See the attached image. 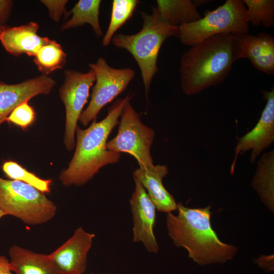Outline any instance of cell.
I'll list each match as a JSON object with an SVG mask.
<instances>
[{
	"label": "cell",
	"mask_w": 274,
	"mask_h": 274,
	"mask_svg": "<svg viewBox=\"0 0 274 274\" xmlns=\"http://www.w3.org/2000/svg\"><path fill=\"white\" fill-rule=\"evenodd\" d=\"M132 97L128 94L116 100L109 108L107 116L99 122L93 121L88 128L82 129L77 126L74 154L67 167L59 176L63 186H83L102 167L119 161L121 153L108 150L107 140L119 124L123 109Z\"/></svg>",
	"instance_id": "1"
},
{
	"label": "cell",
	"mask_w": 274,
	"mask_h": 274,
	"mask_svg": "<svg viewBox=\"0 0 274 274\" xmlns=\"http://www.w3.org/2000/svg\"><path fill=\"white\" fill-rule=\"evenodd\" d=\"M240 34L212 36L191 46L183 54L180 74L185 94L199 93L225 80L233 62L241 59Z\"/></svg>",
	"instance_id": "2"
},
{
	"label": "cell",
	"mask_w": 274,
	"mask_h": 274,
	"mask_svg": "<svg viewBox=\"0 0 274 274\" xmlns=\"http://www.w3.org/2000/svg\"><path fill=\"white\" fill-rule=\"evenodd\" d=\"M210 208H189L179 202L177 214L166 215L168 234L174 244L186 249L189 257L200 265L224 263L238 250L218 237L211 224Z\"/></svg>",
	"instance_id": "3"
},
{
	"label": "cell",
	"mask_w": 274,
	"mask_h": 274,
	"mask_svg": "<svg viewBox=\"0 0 274 274\" xmlns=\"http://www.w3.org/2000/svg\"><path fill=\"white\" fill-rule=\"evenodd\" d=\"M152 13L143 12L142 28L133 35L118 33L114 36L112 44L125 49L134 57L141 70L146 94L148 97L157 65L160 49L168 38L178 37L179 28L166 22L161 16L157 7L152 6Z\"/></svg>",
	"instance_id": "4"
},
{
	"label": "cell",
	"mask_w": 274,
	"mask_h": 274,
	"mask_svg": "<svg viewBox=\"0 0 274 274\" xmlns=\"http://www.w3.org/2000/svg\"><path fill=\"white\" fill-rule=\"evenodd\" d=\"M178 28L181 43L190 46L217 35L248 33L247 8L243 1L226 0L216 9L206 11L203 18Z\"/></svg>",
	"instance_id": "5"
},
{
	"label": "cell",
	"mask_w": 274,
	"mask_h": 274,
	"mask_svg": "<svg viewBox=\"0 0 274 274\" xmlns=\"http://www.w3.org/2000/svg\"><path fill=\"white\" fill-rule=\"evenodd\" d=\"M0 210L31 225L46 223L55 216L57 207L45 194L22 182L0 177Z\"/></svg>",
	"instance_id": "6"
},
{
	"label": "cell",
	"mask_w": 274,
	"mask_h": 274,
	"mask_svg": "<svg viewBox=\"0 0 274 274\" xmlns=\"http://www.w3.org/2000/svg\"><path fill=\"white\" fill-rule=\"evenodd\" d=\"M118 124V133L108 142L107 149L129 154L137 160L139 168L152 169L154 165L150 150L155 132L142 122L130 101L123 108Z\"/></svg>",
	"instance_id": "7"
},
{
	"label": "cell",
	"mask_w": 274,
	"mask_h": 274,
	"mask_svg": "<svg viewBox=\"0 0 274 274\" xmlns=\"http://www.w3.org/2000/svg\"><path fill=\"white\" fill-rule=\"evenodd\" d=\"M89 65L95 73L96 83L92 90L89 105L79 119L84 126L96 120L102 108L126 89L135 75L134 70L130 68L111 67L102 57Z\"/></svg>",
	"instance_id": "8"
},
{
	"label": "cell",
	"mask_w": 274,
	"mask_h": 274,
	"mask_svg": "<svg viewBox=\"0 0 274 274\" xmlns=\"http://www.w3.org/2000/svg\"><path fill=\"white\" fill-rule=\"evenodd\" d=\"M95 81V73L91 68L86 73L73 70L65 71L64 80L59 88V94L65 109L63 142L68 151H72L75 147L77 122L87 102L90 89Z\"/></svg>",
	"instance_id": "9"
},
{
	"label": "cell",
	"mask_w": 274,
	"mask_h": 274,
	"mask_svg": "<svg viewBox=\"0 0 274 274\" xmlns=\"http://www.w3.org/2000/svg\"><path fill=\"white\" fill-rule=\"evenodd\" d=\"M263 98L266 104L255 126L239 138L235 148V155L230 167L232 175L238 156L251 150L250 160L254 163L259 155L274 141V88L262 90Z\"/></svg>",
	"instance_id": "10"
},
{
	"label": "cell",
	"mask_w": 274,
	"mask_h": 274,
	"mask_svg": "<svg viewBox=\"0 0 274 274\" xmlns=\"http://www.w3.org/2000/svg\"><path fill=\"white\" fill-rule=\"evenodd\" d=\"M134 190L129 199L133 221V241L141 242L149 252L156 253L159 248L154 228L156 208L146 190L136 179Z\"/></svg>",
	"instance_id": "11"
},
{
	"label": "cell",
	"mask_w": 274,
	"mask_h": 274,
	"mask_svg": "<svg viewBox=\"0 0 274 274\" xmlns=\"http://www.w3.org/2000/svg\"><path fill=\"white\" fill-rule=\"evenodd\" d=\"M95 235L79 227L64 244L49 254L62 274H83Z\"/></svg>",
	"instance_id": "12"
},
{
	"label": "cell",
	"mask_w": 274,
	"mask_h": 274,
	"mask_svg": "<svg viewBox=\"0 0 274 274\" xmlns=\"http://www.w3.org/2000/svg\"><path fill=\"white\" fill-rule=\"evenodd\" d=\"M55 85L53 78L44 75L15 84L0 81V125L19 105L38 95L49 94Z\"/></svg>",
	"instance_id": "13"
},
{
	"label": "cell",
	"mask_w": 274,
	"mask_h": 274,
	"mask_svg": "<svg viewBox=\"0 0 274 274\" xmlns=\"http://www.w3.org/2000/svg\"><path fill=\"white\" fill-rule=\"evenodd\" d=\"M39 27L38 23L34 22L19 26H5L0 35V41L6 50L13 55L25 54L34 57L50 40L38 34Z\"/></svg>",
	"instance_id": "14"
},
{
	"label": "cell",
	"mask_w": 274,
	"mask_h": 274,
	"mask_svg": "<svg viewBox=\"0 0 274 274\" xmlns=\"http://www.w3.org/2000/svg\"><path fill=\"white\" fill-rule=\"evenodd\" d=\"M168 173L166 165L158 164L150 170L136 168L133 178L138 180L145 189L156 209L162 213L176 211L177 203L175 198L164 187L163 178Z\"/></svg>",
	"instance_id": "15"
},
{
	"label": "cell",
	"mask_w": 274,
	"mask_h": 274,
	"mask_svg": "<svg viewBox=\"0 0 274 274\" xmlns=\"http://www.w3.org/2000/svg\"><path fill=\"white\" fill-rule=\"evenodd\" d=\"M241 57L249 59L258 71L267 75L274 74V38L261 32L252 36L240 34Z\"/></svg>",
	"instance_id": "16"
},
{
	"label": "cell",
	"mask_w": 274,
	"mask_h": 274,
	"mask_svg": "<svg viewBox=\"0 0 274 274\" xmlns=\"http://www.w3.org/2000/svg\"><path fill=\"white\" fill-rule=\"evenodd\" d=\"M11 270L15 274H62L49 255L37 253L14 245L9 251Z\"/></svg>",
	"instance_id": "17"
},
{
	"label": "cell",
	"mask_w": 274,
	"mask_h": 274,
	"mask_svg": "<svg viewBox=\"0 0 274 274\" xmlns=\"http://www.w3.org/2000/svg\"><path fill=\"white\" fill-rule=\"evenodd\" d=\"M157 8L161 16L174 26L194 22L201 17L197 8L205 1L157 0Z\"/></svg>",
	"instance_id": "18"
},
{
	"label": "cell",
	"mask_w": 274,
	"mask_h": 274,
	"mask_svg": "<svg viewBox=\"0 0 274 274\" xmlns=\"http://www.w3.org/2000/svg\"><path fill=\"white\" fill-rule=\"evenodd\" d=\"M252 187L261 201L273 213L274 210V150L263 153L257 162L252 180Z\"/></svg>",
	"instance_id": "19"
},
{
	"label": "cell",
	"mask_w": 274,
	"mask_h": 274,
	"mask_svg": "<svg viewBox=\"0 0 274 274\" xmlns=\"http://www.w3.org/2000/svg\"><path fill=\"white\" fill-rule=\"evenodd\" d=\"M100 0H80L73 8L65 15L71 14L72 18L63 23L60 28L61 31L89 24L97 37L102 36V31L99 21Z\"/></svg>",
	"instance_id": "20"
},
{
	"label": "cell",
	"mask_w": 274,
	"mask_h": 274,
	"mask_svg": "<svg viewBox=\"0 0 274 274\" xmlns=\"http://www.w3.org/2000/svg\"><path fill=\"white\" fill-rule=\"evenodd\" d=\"M66 54L59 44L50 40L42 46L34 56V62L42 75H47L63 67Z\"/></svg>",
	"instance_id": "21"
},
{
	"label": "cell",
	"mask_w": 274,
	"mask_h": 274,
	"mask_svg": "<svg viewBox=\"0 0 274 274\" xmlns=\"http://www.w3.org/2000/svg\"><path fill=\"white\" fill-rule=\"evenodd\" d=\"M139 3L138 0H114L112 2L110 22L102 38V45L108 46L115 32L132 16Z\"/></svg>",
	"instance_id": "22"
},
{
	"label": "cell",
	"mask_w": 274,
	"mask_h": 274,
	"mask_svg": "<svg viewBox=\"0 0 274 274\" xmlns=\"http://www.w3.org/2000/svg\"><path fill=\"white\" fill-rule=\"evenodd\" d=\"M2 168L5 175L12 180L28 184L44 193L51 191V179H42L16 162L6 161L3 163Z\"/></svg>",
	"instance_id": "23"
},
{
	"label": "cell",
	"mask_w": 274,
	"mask_h": 274,
	"mask_svg": "<svg viewBox=\"0 0 274 274\" xmlns=\"http://www.w3.org/2000/svg\"><path fill=\"white\" fill-rule=\"evenodd\" d=\"M243 2L247 7V14L249 23L254 26L262 25L267 28L273 26V0H243Z\"/></svg>",
	"instance_id": "24"
},
{
	"label": "cell",
	"mask_w": 274,
	"mask_h": 274,
	"mask_svg": "<svg viewBox=\"0 0 274 274\" xmlns=\"http://www.w3.org/2000/svg\"><path fill=\"white\" fill-rule=\"evenodd\" d=\"M27 102H23L17 107L7 118V121L22 129H25L35 121V112Z\"/></svg>",
	"instance_id": "25"
},
{
	"label": "cell",
	"mask_w": 274,
	"mask_h": 274,
	"mask_svg": "<svg viewBox=\"0 0 274 274\" xmlns=\"http://www.w3.org/2000/svg\"><path fill=\"white\" fill-rule=\"evenodd\" d=\"M41 2L47 8L51 18L56 22L59 21L63 14H66L65 5L68 2L66 0H43Z\"/></svg>",
	"instance_id": "26"
},
{
	"label": "cell",
	"mask_w": 274,
	"mask_h": 274,
	"mask_svg": "<svg viewBox=\"0 0 274 274\" xmlns=\"http://www.w3.org/2000/svg\"><path fill=\"white\" fill-rule=\"evenodd\" d=\"M13 2L9 0H0V25L8 20L12 10Z\"/></svg>",
	"instance_id": "27"
},
{
	"label": "cell",
	"mask_w": 274,
	"mask_h": 274,
	"mask_svg": "<svg viewBox=\"0 0 274 274\" xmlns=\"http://www.w3.org/2000/svg\"><path fill=\"white\" fill-rule=\"evenodd\" d=\"M0 274H14L11 270L10 261L3 255H0Z\"/></svg>",
	"instance_id": "28"
},
{
	"label": "cell",
	"mask_w": 274,
	"mask_h": 274,
	"mask_svg": "<svg viewBox=\"0 0 274 274\" xmlns=\"http://www.w3.org/2000/svg\"><path fill=\"white\" fill-rule=\"evenodd\" d=\"M5 215V214L1 210H0V219Z\"/></svg>",
	"instance_id": "29"
},
{
	"label": "cell",
	"mask_w": 274,
	"mask_h": 274,
	"mask_svg": "<svg viewBox=\"0 0 274 274\" xmlns=\"http://www.w3.org/2000/svg\"><path fill=\"white\" fill-rule=\"evenodd\" d=\"M5 26L0 25V35L5 28Z\"/></svg>",
	"instance_id": "30"
},
{
	"label": "cell",
	"mask_w": 274,
	"mask_h": 274,
	"mask_svg": "<svg viewBox=\"0 0 274 274\" xmlns=\"http://www.w3.org/2000/svg\"><path fill=\"white\" fill-rule=\"evenodd\" d=\"M91 274H93V273H91Z\"/></svg>",
	"instance_id": "31"
}]
</instances>
